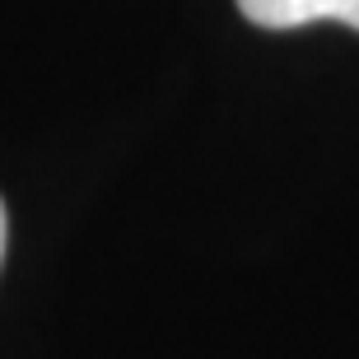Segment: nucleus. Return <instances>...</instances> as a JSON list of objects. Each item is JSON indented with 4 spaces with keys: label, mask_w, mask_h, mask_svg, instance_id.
Returning a JSON list of instances; mask_svg holds the SVG:
<instances>
[{
    "label": "nucleus",
    "mask_w": 359,
    "mask_h": 359,
    "mask_svg": "<svg viewBox=\"0 0 359 359\" xmlns=\"http://www.w3.org/2000/svg\"><path fill=\"white\" fill-rule=\"evenodd\" d=\"M238 10L257 28H304L322 19L359 28V0H238Z\"/></svg>",
    "instance_id": "nucleus-1"
},
{
    "label": "nucleus",
    "mask_w": 359,
    "mask_h": 359,
    "mask_svg": "<svg viewBox=\"0 0 359 359\" xmlns=\"http://www.w3.org/2000/svg\"><path fill=\"white\" fill-rule=\"evenodd\" d=\"M0 257H5V205H0Z\"/></svg>",
    "instance_id": "nucleus-2"
}]
</instances>
